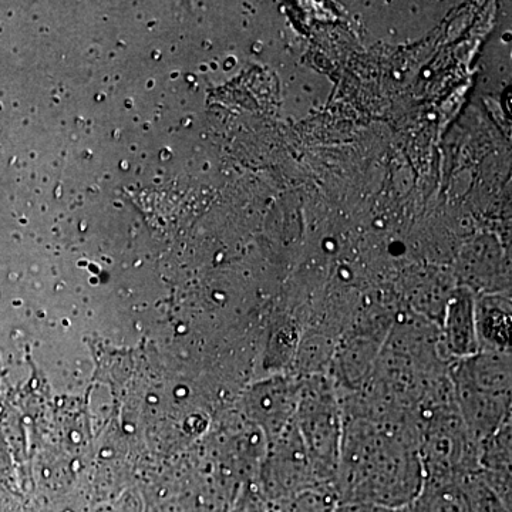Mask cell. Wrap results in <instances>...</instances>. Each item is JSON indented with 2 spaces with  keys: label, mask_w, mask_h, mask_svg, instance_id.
<instances>
[{
  "label": "cell",
  "mask_w": 512,
  "mask_h": 512,
  "mask_svg": "<svg viewBox=\"0 0 512 512\" xmlns=\"http://www.w3.org/2000/svg\"><path fill=\"white\" fill-rule=\"evenodd\" d=\"M345 427L333 491L339 501L402 510L424 487L419 424L409 412H372L342 404Z\"/></svg>",
  "instance_id": "obj_1"
},
{
  "label": "cell",
  "mask_w": 512,
  "mask_h": 512,
  "mask_svg": "<svg viewBox=\"0 0 512 512\" xmlns=\"http://www.w3.org/2000/svg\"><path fill=\"white\" fill-rule=\"evenodd\" d=\"M293 424L320 484L333 490L345 416L338 387L328 375L302 377Z\"/></svg>",
  "instance_id": "obj_2"
},
{
  "label": "cell",
  "mask_w": 512,
  "mask_h": 512,
  "mask_svg": "<svg viewBox=\"0 0 512 512\" xmlns=\"http://www.w3.org/2000/svg\"><path fill=\"white\" fill-rule=\"evenodd\" d=\"M256 485L271 505L311 488L325 487L316 476L293 421L278 439L268 443L261 478Z\"/></svg>",
  "instance_id": "obj_3"
},
{
  "label": "cell",
  "mask_w": 512,
  "mask_h": 512,
  "mask_svg": "<svg viewBox=\"0 0 512 512\" xmlns=\"http://www.w3.org/2000/svg\"><path fill=\"white\" fill-rule=\"evenodd\" d=\"M302 377L279 373L261 380L245 396V412L264 433L266 443L278 439L295 417Z\"/></svg>",
  "instance_id": "obj_4"
},
{
  "label": "cell",
  "mask_w": 512,
  "mask_h": 512,
  "mask_svg": "<svg viewBox=\"0 0 512 512\" xmlns=\"http://www.w3.org/2000/svg\"><path fill=\"white\" fill-rule=\"evenodd\" d=\"M441 345L451 362L468 359L480 352L476 315L470 303L466 301L454 303L448 315Z\"/></svg>",
  "instance_id": "obj_5"
},
{
  "label": "cell",
  "mask_w": 512,
  "mask_h": 512,
  "mask_svg": "<svg viewBox=\"0 0 512 512\" xmlns=\"http://www.w3.org/2000/svg\"><path fill=\"white\" fill-rule=\"evenodd\" d=\"M510 309L497 301L483 302L476 316L480 352L511 353Z\"/></svg>",
  "instance_id": "obj_6"
},
{
  "label": "cell",
  "mask_w": 512,
  "mask_h": 512,
  "mask_svg": "<svg viewBox=\"0 0 512 512\" xmlns=\"http://www.w3.org/2000/svg\"><path fill=\"white\" fill-rule=\"evenodd\" d=\"M339 500L330 487H316L272 505L275 512H333Z\"/></svg>",
  "instance_id": "obj_7"
},
{
  "label": "cell",
  "mask_w": 512,
  "mask_h": 512,
  "mask_svg": "<svg viewBox=\"0 0 512 512\" xmlns=\"http://www.w3.org/2000/svg\"><path fill=\"white\" fill-rule=\"evenodd\" d=\"M271 504L265 500L258 485L249 484L242 488L228 512H269Z\"/></svg>",
  "instance_id": "obj_8"
},
{
  "label": "cell",
  "mask_w": 512,
  "mask_h": 512,
  "mask_svg": "<svg viewBox=\"0 0 512 512\" xmlns=\"http://www.w3.org/2000/svg\"><path fill=\"white\" fill-rule=\"evenodd\" d=\"M333 512H397L380 505L363 503V501H339Z\"/></svg>",
  "instance_id": "obj_9"
},
{
  "label": "cell",
  "mask_w": 512,
  "mask_h": 512,
  "mask_svg": "<svg viewBox=\"0 0 512 512\" xmlns=\"http://www.w3.org/2000/svg\"><path fill=\"white\" fill-rule=\"evenodd\" d=\"M269 512H275L274 507H272V505H271V510H269Z\"/></svg>",
  "instance_id": "obj_10"
}]
</instances>
